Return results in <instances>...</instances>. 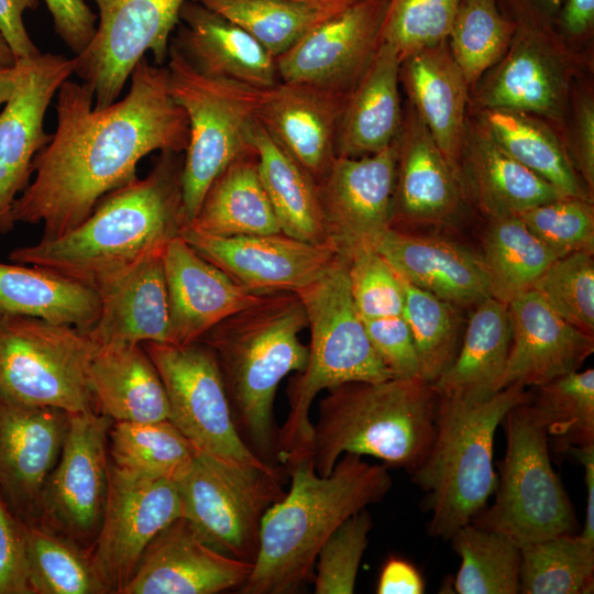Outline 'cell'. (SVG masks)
Instances as JSON below:
<instances>
[{"label": "cell", "mask_w": 594, "mask_h": 594, "mask_svg": "<svg viewBox=\"0 0 594 594\" xmlns=\"http://www.w3.org/2000/svg\"><path fill=\"white\" fill-rule=\"evenodd\" d=\"M56 129L33 160L34 178L15 199L13 223H43L42 240L75 229L109 193L134 179L139 162L160 152H185L189 128L169 92L167 68L144 57L128 94L95 108L85 82L57 91Z\"/></svg>", "instance_id": "cell-1"}, {"label": "cell", "mask_w": 594, "mask_h": 594, "mask_svg": "<svg viewBox=\"0 0 594 594\" xmlns=\"http://www.w3.org/2000/svg\"><path fill=\"white\" fill-rule=\"evenodd\" d=\"M290 487L265 513L253 569L240 594H295L314 580L318 553L349 517L380 503L393 481L384 464L342 454L329 475L310 458L285 466Z\"/></svg>", "instance_id": "cell-2"}, {"label": "cell", "mask_w": 594, "mask_h": 594, "mask_svg": "<svg viewBox=\"0 0 594 594\" xmlns=\"http://www.w3.org/2000/svg\"><path fill=\"white\" fill-rule=\"evenodd\" d=\"M307 324L298 294L273 293L260 296L198 340L217 361L238 433L260 460L273 466H282L274 399L282 380L307 364L308 345L299 339Z\"/></svg>", "instance_id": "cell-3"}, {"label": "cell", "mask_w": 594, "mask_h": 594, "mask_svg": "<svg viewBox=\"0 0 594 594\" xmlns=\"http://www.w3.org/2000/svg\"><path fill=\"white\" fill-rule=\"evenodd\" d=\"M182 167L180 153L161 152L146 177L106 195L75 229L14 249L9 258L91 286L100 276L164 249L184 227Z\"/></svg>", "instance_id": "cell-4"}, {"label": "cell", "mask_w": 594, "mask_h": 594, "mask_svg": "<svg viewBox=\"0 0 594 594\" xmlns=\"http://www.w3.org/2000/svg\"><path fill=\"white\" fill-rule=\"evenodd\" d=\"M438 400L421 378L349 382L328 389L308 451L316 472L329 475L342 454L354 453L411 474L431 447Z\"/></svg>", "instance_id": "cell-5"}, {"label": "cell", "mask_w": 594, "mask_h": 594, "mask_svg": "<svg viewBox=\"0 0 594 594\" xmlns=\"http://www.w3.org/2000/svg\"><path fill=\"white\" fill-rule=\"evenodd\" d=\"M296 294L305 307L310 344L305 369L287 386L289 410L277 435L282 466L309 458L310 407L321 391L393 377L375 353L354 306L348 257L339 254L324 273Z\"/></svg>", "instance_id": "cell-6"}, {"label": "cell", "mask_w": 594, "mask_h": 594, "mask_svg": "<svg viewBox=\"0 0 594 594\" xmlns=\"http://www.w3.org/2000/svg\"><path fill=\"white\" fill-rule=\"evenodd\" d=\"M530 396L519 385L505 387L479 404L439 395L431 447L410 474L425 494L431 537L450 540L486 506L497 485L495 432L506 414Z\"/></svg>", "instance_id": "cell-7"}, {"label": "cell", "mask_w": 594, "mask_h": 594, "mask_svg": "<svg viewBox=\"0 0 594 594\" xmlns=\"http://www.w3.org/2000/svg\"><path fill=\"white\" fill-rule=\"evenodd\" d=\"M167 57L169 92L189 128L180 176L187 226L215 178L234 160L254 152L251 134L265 89L204 75L173 43Z\"/></svg>", "instance_id": "cell-8"}, {"label": "cell", "mask_w": 594, "mask_h": 594, "mask_svg": "<svg viewBox=\"0 0 594 594\" xmlns=\"http://www.w3.org/2000/svg\"><path fill=\"white\" fill-rule=\"evenodd\" d=\"M502 422L506 452L497 464L495 498L471 522L503 534L520 547L574 534L573 506L552 468L548 433L529 400L514 406Z\"/></svg>", "instance_id": "cell-9"}, {"label": "cell", "mask_w": 594, "mask_h": 594, "mask_svg": "<svg viewBox=\"0 0 594 594\" xmlns=\"http://www.w3.org/2000/svg\"><path fill=\"white\" fill-rule=\"evenodd\" d=\"M95 349L87 332L76 327L0 315V393L23 405L68 414L95 410L89 384Z\"/></svg>", "instance_id": "cell-10"}, {"label": "cell", "mask_w": 594, "mask_h": 594, "mask_svg": "<svg viewBox=\"0 0 594 594\" xmlns=\"http://www.w3.org/2000/svg\"><path fill=\"white\" fill-rule=\"evenodd\" d=\"M283 466H255L198 452L176 481L183 517L211 548L254 563L262 519L286 492Z\"/></svg>", "instance_id": "cell-11"}, {"label": "cell", "mask_w": 594, "mask_h": 594, "mask_svg": "<svg viewBox=\"0 0 594 594\" xmlns=\"http://www.w3.org/2000/svg\"><path fill=\"white\" fill-rule=\"evenodd\" d=\"M141 344L163 382L168 420L198 452L242 464L270 465L238 433L217 361L207 345L200 341Z\"/></svg>", "instance_id": "cell-12"}, {"label": "cell", "mask_w": 594, "mask_h": 594, "mask_svg": "<svg viewBox=\"0 0 594 594\" xmlns=\"http://www.w3.org/2000/svg\"><path fill=\"white\" fill-rule=\"evenodd\" d=\"M112 422L95 410L69 414L68 430L43 490L36 521L89 551L108 498Z\"/></svg>", "instance_id": "cell-13"}, {"label": "cell", "mask_w": 594, "mask_h": 594, "mask_svg": "<svg viewBox=\"0 0 594 594\" xmlns=\"http://www.w3.org/2000/svg\"><path fill=\"white\" fill-rule=\"evenodd\" d=\"M99 19L88 46L73 57L74 73L94 92L95 108L117 101L135 65L151 52L162 66L187 0H87Z\"/></svg>", "instance_id": "cell-14"}, {"label": "cell", "mask_w": 594, "mask_h": 594, "mask_svg": "<svg viewBox=\"0 0 594 594\" xmlns=\"http://www.w3.org/2000/svg\"><path fill=\"white\" fill-rule=\"evenodd\" d=\"M183 517L177 483L121 470L110 463L101 526L90 550L107 594H120L152 540Z\"/></svg>", "instance_id": "cell-15"}, {"label": "cell", "mask_w": 594, "mask_h": 594, "mask_svg": "<svg viewBox=\"0 0 594 594\" xmlns=\"http://www.w3.org/2000/svg\"><path fill=\"white\" fill-rule=\"evenodd\" d=\"M396 142L374 154L336 156L317 182L327 242L340 255L373 248L392 227Z\"/></svg>", "instance_id": "cell-16"}, {"label": "cell", "mask_w": 594, "mask_h": 594, "mask_svg": "<svg viewBox=\"0 0 594 594\" xmlns=\"http://www.w3.org/2000/svg\"><path fill=\"white\" fill-rule=\"evenodd\" d=\"M15 85L0 112V232L10 230L12 206L33 174L36 153L50 141L44 118L61 85L74 73L73 58L38 53L16 59Z\"/></svg>", "instance_id": "cell-17"}, {"label": "cell", "mask_w": 594, "mask_h": 594, "mask_svg": "<svg viewBox=\"0 0 594 594\" xmlns=\"http://www.w3.org/2000/svg\"><path fill=\"white\" fill-rule=\"evenodd\" d=\"M179 235L256 295L297 293L324 273L339 255L329 243L306 242L283 232L224 238L187 224Z\"/></svg>", "instance_id": "cell-18"}, {"label": "cell", "mask_w": 594, "mask_h": 594, "mask_svg": "<svg viewBox=\"0 0 594 594\" xmlns=\"http://www.w3.org/2000/svg\"><path fill=\"white\" fill-rule=\"evenodd\" d=\"M387 0H364L327 19L275 58L279 81L348 96L378 44Z\"/></svg>", "instance_id": "cell-19"}, {"label": "cell", "mask_w": 594, "mask_h": 594, "mask_svg": "<svg viewBox=\"0 0 594 594\" xmlns=\"http://www.w3.org/2000/svg\"><path fill=\"white\" fill-rule=\"evenodd\" d=\"M68 424L66 411L23 405L0 393V495L25 525L37 521Z\"/></svg>", "instance_id": "cell-20"}, {"label": "cell", "mask_w": 594, "mask_h": 594, "mask_svg": "<svg viewBox=\"0 0 594 594\" xmlns=\"http://www.w3.org/2000/svg\"><path fill=\"white\" fill-rule=\"evenodd\" d=\"M252 569L253 563L211 548L179 517L147 546L120 594H216L239 590Z\"/></svg>", "instance_id": "cell-21"}, {"label": "cell", "mask_w": 594, "mask_h": 594, "mask_svg": "<svg viewBox=\"0 0 594 594\" xmlns=\"http://www.w3.org/2000/svg\"><path fill=\"white\" fill-rule=\"evenodd\" d=\"M163 250L148 252L97 278L99 317L87 334L94 344L169 343Z\"/></svg>", "instance_id": "cell-22"}, {"label": "cell", "mask_w": 594, "mask_h": 594, "mask_svg": "<svg viewBox=\"0 0 594 594\" xmlns=\"http://www.w3.org/2000/svg\"><path fill=\"white\" fill-rule=\"evenodd\" d=\"M512 331L502 389L540 386L578 371L594 351V336L570 324L535 289L507 304Z\"/></svg>", "instance_id": "cell-23"}, {"label": "cell", "mask_w": 594, "mask_h": 594, "mask_svg": "<svg viewBox=\"0 0 594 594\" xmlns=\"http://www.w3.org/2000/svg\"><path fill=\"white\" fill-rule=\"evenodd\" d=\"M169 343L185 345L262 295L253 294L176 235L163 250Z\"/></svg>", "instance_id": "cell-24"}, {"label": "cell", "mask_w": 594, "mask_h": 594, "mask_svg": "<svg viewBox=\"0 0 594 594\" xmlns=\"http://www.w3.org/2000/svg\"><path fill=\"white\" fill-rule=\"evenodd\" d=\"M345 98L306 84L278 81L264 90L256 120L317 183L337 156Z\"/></svg>", "instance_id": "cell-25"}, {"label": "cell", "mask_w": 594, "mask_h": 594, "mask_svg": "<svg viewBox=\"0 0 594 594\" xmlns=\"http://www.w3.org/2000/svg\"><path fill=\"white\" fill-rule=\"evenodd\" d=\"M395 142L392 227L396 223H450L461 207V176L443 156L413 107L403 119Z\"/></svg>", "instance_id": "cell-26"}, {"label": "cell", "mask_w": 594, "mask_h": 594, "mask_svg": "<svg viewBox=\"0 0 594 594\" xmlns=\"http://www.w3.org/2000/svg\"><path fill=\"white\" fill-rule=\"evenodd\" d=\"M374 249L402 279L454 306L491 296L482 256L455 242L391 227Z\"/></svg>", "instance_id": "cell-27"}, {"label": "cell", "mask_w": 594, "mask_h": 594, "mask_svg": "<svg viewBox=\"0 0 594 594\" xmlns=\"http://www.w3.org/2000/svg\"><path fill=\"white\" fill-rule=\"evenodd\" d=\"M179 21L172 43L201 74L260 89L279 81L275 57L243 29L199 1L187 0Z\"/></svg>", "instance_id": "cell-28"}, {"label": "cell", "mask_w": 594, "mask_h": 594, "mask_svg": "<svg viewBox=\"0 0 594 594\" xmlns=\"http://www.w3.org/2000/svg\"><path fill=\"white\" fill-rule=\"evenodd\" d=\"M399 79L432 140L461 176L468 85L448 40L407 56L400 63Z\"/></svg>", "instance_id": "cell-29"}, {"label": "cell", "mask_w": 594, "mask_h": 594, "mask_svg": "<svg viewBox=\"0 0 594 594\" xmlns=\"http://www.w3.org/2000/svg\"><path fill=\"white\" fill-rule=\"evenodd\" d=\"M399 68L395 47L380 41L343 103L337 131V156H365L394 143L403 122Z\"/></svg>", "instance_id": "cell-30"}, {"label": "cell", "mask_w": 594, "mask_h": 594, "mask_svg": "<svg viewBox=\"0 0 594 594\" xmlns=\"http://www.w3.org/2000/svg\"><path fill=\"white\" fill-rule=\"evenodd\" d=\"M95 410L112 421L168 419L160 374L141 343L97 345L89 365Z\"/></svg>", "instance_id": "cell-31"}, {"label": "cell", "mask_w": 594, "mask_h": 594, "mask_svg": "<svg viewBox=\"0 0 594 594\" xmlns=\"http://www.w3.org/2000/svg\"><path fill=\"white\" fill-rule=\"evenodd\" d=\"M512 331L507 304L488 296L475 305L457 356L431 384L438 395L479 404L502 391Z\"/></svg>", "instance_id": "cell-32"}, {"label": "cell", "mask_w": 594, "mask_h": 594, "mask_svg": "<svg viewBox=\"0 0 594 594\" xmlns=\"http://www.w3.org/2000/svg\"><path fill=\"white\" fill-rule=\"evenodd\" d=\"M99 312L91 286L41 266L0 263V315L38 318L87 332Z\"/></svg>", "instance_id": "cell-33"}, {"label": "cell", "mask_w": 594, "mask_h": 594, "mask_svg": "<svg viewBox=\"0 0 594 594\" xmlns=\"http://www.w3.org/2000/svg\"><path fill=\"white\" fill-rule=\"evenodd\" d=\"M189 224L224 238L282 232L260 177L255 151L234 160L215 178Z\"/></svg>", "instance_id": "cell-34"}, {"label": "cell", "mask_w": 594, "mask_h": 594, "mask_svg": "<svg viewBox=\"0 0 594 594\" xmlns=\"http://www.w3.org/2000/svg\"><path fill=\"white\" fill-rule=\"evenodd\" d=\"M465 163L476 199L490 219L516 216L565 196L505 152L485 127L471 139Z\"/></svg>", "instance_id": "cell-35"}, {"label": "cell", "mask_w": 594, "mask_h": 594, "mask_svg": "<svg viewBox=\"0 0 594 594\" xmlns=\"http://www.w3.org/2000/svg\"><path fill=\"white\" fill-rule=\"evenodd\" d=\"M251 142L280 231L301 241L328 243L316 180L276 144L257 120Z\"/></svg>", "instance_id": "cell-36"}, {"label": "cell", "mask_w": 594, "mask_h": 594, "mask_svg": "<svg viewBox=\"0 0 594 594\" xmlns=\"http://www.w3.org/2000/svg\"><path fill=\"white\" fill-rule=\"evenodd\" d=\"M485 129L505 152L563 195L592 201L563 145L542 123L524 112L487 109Z\"/></svg>", "instance_id": "cell-37"}, {"label": "cell", "mask_w": 594, "mask_h": 594, "mask_svg": "<svg viewBox=\"0 0 594 594\" xmlns=\"http://www.w3.org/2000/svg\"><path fill=\"white\" fill-rule=\"evenodd\" d=\"M490 295L508 304L558 258L517 216L491 218L483 241Z\"/></svg>", "instance_id": "cell-38"}, {"label": "cell", "mask_w": 594, "mask_h": 594, "mask_svg": "<svg viewBox=\"0 0 594 594\" xmlns=\"http://www.w3.org/2000/svg\"><path fill=\"white\" fill-rule=\"evenodd\" d=\"M518 26L520 41L481 90L480 102L486 109L552 113L561 98L559 76L527 28Z\"/></svg>", "instance_id": "cell-39"}, {"label": "cell", "mask_w": 594, "mask_h": 594, "mask_svg": "<svg viewBox=\"0 0 594 594\" xmlns=\"http://www.w3.org/2000/svg\"><path fill=\"white\" fill-rule=\"evenodd\" d=\"M197 450L168 420L113 421L109 431L111 464L150 477L177 481L190 468Z\"/></svg>", "instance_id": "cell-40"}, {"label": "cell", "mask_w": 594, "mask_h": 594, "mask_svg": "<svg viewBox=\"0 0 594 594\" xmlns=\"http://www.w3.org/2000/svg\"><path fill=\"white\" fill-rule=\"evenodd\" d=\"M450 541L461 558L453 582L457 593H519L521 547L513 539L469 522Z\"/></svg>", "instance_id": "cell-41"}, {"label": "cell", "mask_w": 594, "mask_h": 594, "mask_svg": "<svg viewBox=\"0 0 594 594\" xmlns=\"http://www.w3.org/2000/svg\"><path fill=\"white\" fill-rule=\"evenodd\" d=\"M594 590V543L561 535L521 547L519 593L590 594Z\"/></svg>", "instance_id": "cell-42"}, {"label": "cell", "mask_w": 594, "mask_h": 594, "mask_svg": "<svg viewBox=\"0 0 594 594\" xmlns=\"http://www.w3.org/2000/svg\"><path fill=\"white\" fill-rule=\"evenodd\" d=\"M25 552L32 594H107L90 551L37 524L25 525Z\"/></svg>", "instance_id": "cell-43"}, {"label": "cell", "mask_w": 594, "mask_h": 594, "mask_svg": "<svg viewBox=\"0 0 594 594\" xmlns=\"http://www.w3.org/2000/svg\"><path fill=\"white\" fill-rule=\"evenodd\" d=\"M529 404L557 450L594 446V370L573 371L536 387Z\"/></svg>", "instance_id": "cell-44"}, {"label": "cell", "mask_w": 594, "mask_h": 594, "mask_svg": "<svg viewBox=\"0 0 594 594\" xmlns=\"http://www.w3.org/2000/svg\"><path fill=\"white\" fill-rule=\"evenodd\" d=\"M516 31L495 0H461L447 40L468 86L501 59Z\"/></svg>", "instance_id": "cell-45"}, {"label": "cell", "mask_w": 594, "mask_h": 594, "mask_svg": "<svg viewBox=\"0 0 594 594\" xmlns=\"http://www.w3.org/2000/svg\"><path fill=\"white\" fill-rule=\"evenodd\" d=\"M233 22L273 57L334 14L292 0H197Z\"/></svg>", "instance_id": "cell-46"}, {"label": "cell", "mask_w": 594, "mask_h": 594, "mask_svg": "<svg viewBox=\"0 0 594 594\" xmlns=\"http://www.w3.org/2000/svg\"><path fill=\"white\" fill-rule=\"evenodd\" d=\"M402 284L403 317L411 332L420 378L433 384L457 356L463 336L460 318L451 302L404 279Z\"/></svg>", "instance_id": "cell-47"}, {"label": "cell", "mask_w": 594, "mask_h": 594, "mask_svg": "<svg viewBox=\"0 0 594 594\" xmlns=\"http://www.w3.org/2000/svg\"><path fill=\"white\" fill-rule=\"evenodd\" d=\"M548 307L575 328L594 336L593 254L576 252L557 258L534 287Z\"/></svg>", "instance_id": "cell-48"}, {"label": "cell", "mask_w": 594, "mask_h": 594, "mask_svg": "<svg viewBox=\"0 0 594 594\" xmlns=\"http://www.w3.org/2000/svg\"><path fill=\"white\" fill-rule=\"evenodd\" d=\"M461 0H387L380 41L395 47L400 63L448 38Z\"/></svg>", "instance_id": "cell-49"}, {"label": "cell", "mask_w": 594, "mask_h": 594, "mask_svg": "<svg viewBox=\"0 0 594 594\" xmlns=\"http://www.w3.org/2000/svg\"><path fill=\"white\" fill-rule=\"evenodd\" d=\"M559 257L594 253L592 201L564 196L516 215Z\"/></svg>", "instance_id": "cell-50"}, {"label": "cell", "mask_w": 594, "mask_h": 594, "mask_svg": "<svg viewBox=\"0 0 594 594\" xmlns=\"http://www.w3.org/2000/svg\"><path fill=\"white\" fill-rule=\"evenodd\" d=\"M372 517L361 509L327 539L316 560V594H352L359 568L367 548Z\"/></svg>", "instance_id": "cell-51"}, {"label": "cell", "mask_w": 594, "mask_h": 594, "mask_svg": "<svg viewBox=\"0 0 594 594\" xmlns=\"http://www.w3.org/2000/svg\"><path fill=\"white\" fill-rule=\"evenodd\" d=\"M348 275L352 299L362 320L403 315L402 279L375 249L353 251L348 257Z\"/></svg>", "instance_id": "cell-52"}, {"label": "cell", "mask_w": 594, "mask_h": 594, "mask_svg": "<svg viewBox=\"0 0 594 594\" xmlns=\"http://www.w3.org/2000/svg\"><path fill=\"white\" fill-rule=\"evenodd\" d=\"M369 340L395 378H420L418 358L409 327L403 317L363 320Z\"/></svg>", "instance_id": "cell-53"}, {"label": "cell", "mask_w": 594, "mask_h": 594, "mask_svg": "<svg viewBox=\"0 0 594 594\" xmlns=\"http://www.w3.org/2000/svg\"><path fill=\"white\" fill-rule=\"evenodd\" d=\"M0 594H32L25 552V524L0 495Z\"/></svg>", "instance_id": "cell-54"}, {"label": "cell", "mask_w": 594, "mask_h": 594, "mask_svg": "<svg viewBox=\"0 0 594 594\" xmlns=\"http://www.w3.org/2000/svg\"><path fill=\"white\" fill-rule=\"evenodd\" d=\"M52 15L56 34L75 54L84 51L94 37L97 26L87 0H43Z\"/></svg>", "instance_id": "cell-55"}, {"label": "cell", "mask_w": 594, "mask_h": 594, "mask_svg": "<svg viewBox=\"0 0 594 594\" xmlns=\"http://www.w3.org/2000/svg\"><path fill=\"white\" fill-rule=\"evenodd\" d=\"M38 0H0V32L18 58L34 56L38 48L30 37L23 15L34 9Z\"/></svg>", "instance_id": "cell-56"}, {"label": "cell", "mask_w": 594, "mask_h": 594, "mask_svg": "<svg viewBox=\"0 0 594 594\" xmlns=\"http://www.w3.org/2000/svg\"><path fill=\"white\" fill-rule=\"evenodd\" d=\"M573 167L591 193L594 188V107L584 101L578 111Z\"/></svg>", "instance_id": "cell-57"}, {"label": "cell", "mask_w": 594, "mask_h": 594, "mask_svg": "<svg viewBox=\"0 0 594 594\" xmlns=\"http://www.w3.org/2000/svg\"><path fill=\"white\" fill-rule=\"evenodd\" d=\"M425 582L419 571L408 561L391 557L382 568L377 594H421Z\"/></svg>", "instance_id": "cell-58"}, {"label": "cell", "mask_w": 594, "mask_h": 594, "mask_svg": "<svg viewBox=\"0 0 594 594\" xmlns=\"http://www.w3.org/2000/svg\"><path fill=\"white\" fill-rule=\"evenodd\" d=\"M564 453L572 455L584 466L586 513L581 536L594 543V446L570 448Z\"/></svg>", "instance_id": "cell-59"}, {"label": "cell", "mask_w": 594, "mask_h": 594, "mask_svg": "<svg viewBox=\"0 0 594 594\" xmlns=\"http://www.w3.org/2000/svg\"><path fill=\"white\" fill-rule=\"evenodd\" d=\"M562 3V30L571 36H581L588 32L594 22V0H564Z\"/></svg>", "instance_id": "cell-60"}, {"label": "cell", "mask_w": 594, "mask_h": 594, "mask_svg": "<svg viewBox=\"0 0 594 594\" xmlns=\"http://www.w3.org/2000/svg\"><path fill=\"white\" fill-rule=\"evenodd\" d=\"M498 8L507 1V6L510 9H516L519 11H525V13L551 18L561 8L563 0H495Z\"/></svg>", "instance_id": "cell-61"}, {"label": "cell", "mask_w": 594, "mask_h": 594, "mask_svg": "<svg viewBox=\"0 0 594 594\" xmlns=\"http://www.w3.org/2000/svg\"><path fill=\"white\" fill-rule=\"evenodd\" d=\"M304 3L331 14H337L346 8L364 0H292Z\"/></svg>", "instance_id": "cell-62"}, {"label": "cell", "mask_w": 594, "mask_h": 594, "mask_svg": "<svg viewBox=\"0 0 594 594\" xmlns=\"http://www.w3.org/2000/svg\"><path fill=\"white\" fill-rule=\"evenodd\" d=\"M16 77V66L0 69V106L6 103L12 95Z\"/></svg>", "instance_id": "cell-63"}, {"label": "cell", "mask_w": 594, "mask_h": 594, "mask_svg": "<svg viewBox=\"0 0 594 594\" xmlns=\"http://www.w3.org/2000/svg\"><path fill=\"white\" fill-rule=\"evenodd\" d=\"M15 64L16 57L9 46L7 40L0 32V69L14 67Z\"/></svg>", "instance_id": "cell-64"}]
</instances>
